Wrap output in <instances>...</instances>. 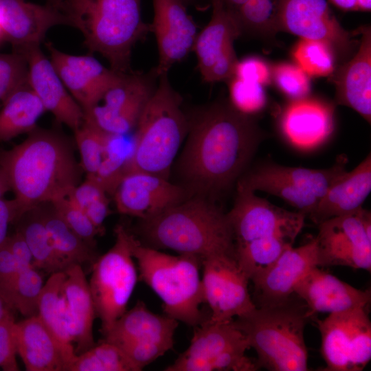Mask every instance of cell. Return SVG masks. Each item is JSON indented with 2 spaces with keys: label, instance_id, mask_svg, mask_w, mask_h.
Returning a JSON list of instances; mask_svg holds the SVG:
<instances>
[{
  "label": "cell",
  "instance_id": "cell-46",
  "mask_svg": "<svg viewBox=\"0 0 371 371\" xmlns=\"http://www.w3.org/2000/svg\"><path fill=\"white\" fill-rule=\"evenodd\" d=\"M14 313L0 321V368L5 371L19 370L15 339V319Z\"/></svg>",
  "mask_w": 371,
  "mask_h": 371
},
{
  "label": "cell",
  "instance_id": "cell-12",
  "mask_svg": "<svg viewBox=\"0 0 371 371\" xmlns=\"http://www.w3.org/2000/svg\"><path fill=\"white\" fill-rule=\"evenodd\" d=\"M234 247L257 239L282 237L293 242L302 229L305 214L278 207L238 182L234 205L227 213Z\"/></svg>",
  "mask_w": 371,
  "mask_h": 371
},
{
  "label": "cell",
  "instance_id": "cell-24",
  "mask_svg": "<svg viewBox=\"0 0 371 371\" xmlns=\"http://www.w3.org/2000/svg\"><path fill=\"white\" fill-rule=\"evenodd\" d=\"M294 294L305 302L309 317L319 313L333 314L368 308L371 300L370 290L358 289L319 267L302 279Z\"/></svg>",
  "mask_w": 371,
  "mask_h": 371
},
{
  "label": "cell",
  "instance_id": "cell-49",
  "mask_svg": "<svg viewBox=\"0 0 371 371\" xmlns=\"http://www.w3.org/2000/svg\"><path fill=\"white\" fill-rule=\"evenodd\" d=\"M106 195L107 193L96 181L86 176L85 181L73 188L67 197L84 210L92 202Z\"/></svg>",
  "mask_w": 371,
  "mask_h": 371
},
{
  "label": "cell",
  "instance_id": "cell-32",
  "mask_svg": "<svg viewBox=\"0 0 371 371\" xmlns=\"http://www.w3.org/2000/svg\"><path fill=\"white\" fill-rule=\"evenodd\" d=\"M38 207L52 245L65 267L81 265L89 262L92 265L98 258L95 247L76 234L61 218L50 202Z\"/></svg>",
  "mask_w": 371,
  "mask_h": 371
},
{
  "label": "cell",
  "instance_id": "cell-40",
  "mask_svg": "<svg viewBox=\"0 0 371 371\" xmlns=\"http://www.w3.org/2000/svg\"><path fill=\"white\" fill-rule=\"evenodd\" d=\"M228 81L230 105L235 110L250 116L265 108L267 96L264 86L235 76Z\"/></svg>",
  "mask_w": 371,
  "mask_h": 371
},
{
  "label": "cell",
  "instance_id": "cell-22",
  "mask_svg": "<svg viewBox=\"0 0 371 371\" xmlns=\"http://www.w3.org/2000/svg\"><path fill=\"white\" fill-rule=\"evenodd\" d=\"M56 25H67L63 14L54 5H42L25 0H0V25L5 41L13 52L23 54L40 46L47 32Z\"/></svg>",
  "mask_w": 371,
  "mask_h": 371
},
{
  "label": "cell",
  "instance_id": "cell-27",
  "mask_svg": "<svg viewBox=\"0 0 371 371\" xmlns=\"http://www.w3.org/2000/svg\"><path fill=\"white\" fill-rule=\"evenodd\" d=\"M66 276L60 289V297L67 328L75 352L79 355L95 344L93 334L96 316L89 282L81 265H74L65 271Z\"/></svg>",
  "mask_w": 371,
  "mask_h": 371
},
{
  "label": "cell",
  "instance_id": "cell-39",
  "mask_svg": "<svg viewBox=\"0 0 371 371\" xmlns=\"http://www.w3.org/2000/svg\"><path fill=\"white\" fill-rule=\"evenodd\" d=\"M279 0H248L237 12L242 30L272 36L278 30Z\"/></svg>",
  "mask_w": 371,
  "mask_h": 371
},
{
  "label": "cell",
  "instance_id": "cell-17",
  "mask_svg": "<svg viewBox=\"0 0 371 371\" xmlns=\"http://www.w3.org/2000/svg\"><path fill=\"white\" fill-rule=\"evenodd\" d=\"M278 26L301 38L325 42L340 56L353 45L352 34L343 28L326 0H279Z\"/></svg>",
  "mask_w": 371,
  "mask_h": 371
},
{
  "label": "cell",
  "instance_id": "cell-19",
  "mask_svg": "<svg viewBox=\"0 0 371 371\" xmlns=\"http://www.w3.org/2000/svg\"><path fill=\"white\" fill-rule=\"evenodd\" d=\"M318 267V249L315 238L298 247H291L251 282L258 306L286 302L294 293L297 284L314 267Z\"/></svg>",
  "mask_w": 371,
  "mask_h": 371
},
{
  "label": "cell",
  "instance_id": "cell-42",
  "mask_svg": "<svg viewBox=\"0 0 371 371\" xmlns=\"http://www.w3.org/2000/svg\"><path fill=\"white\" fill-rule=\"evenodd\" d=\"M27 81V62L19 53H0V107L8 97Z\"/></svg>",
  "mask_w": 371,
  "mask_h": 371
},
{
  "label": "cell",
  "instance_id": "cell-28",
  "mask_svg": "<svg viewBox=\"0 0 371 371\" xmlns=\"http://www.w3.org/2000/svg\"><path fill=\"white\" fill-rule=\"evenodd\" d=\"M371 191L370 153L352 170L347 171L328 189L308 214L316 224L362 207Z\"/></svg>",
  "mask_w": 371,
  "mask_h": 371
},
{
  "label": "cell",
  "instance_id": "cell-59",
  "mask_svg": "<svg viewBox=\"0 0 371 371\" xmlns=\"http://www.w3.org/2000/svg\"><path fill=\"white\" fill-rule=\"evenodd\" d=\"M60 1V0H50L51 2L49 3L54 5L57 3L58 2H59Z\"/></svg>",
  "mask_w": 371,
  "mask_h": 371
},
{
  "label": "cell",
  "instance_id": "cell-45",
  "mask_svg": "<svg viewBox=\"0 0 371 371\" xmlns=\"http://www.w3.org/2000/svg\"><path fill=\"white\" fill-rule=\"evenodd\" d=\"M116 346L125 353L138 371L172 348L169 345L161 343L135 341L124 342Z\"/></svg>",
  "mask_w": 371,
  "mask_h": 371
},
{
  "label": "cell",
  "instance_id": "cell-60",
  "mask_svg": "<svg viewBox=\"0 0 371 371\" xmlns=\"http://www.w3.org/2000/svg\"><path fill=\"white\" fill-rule=\"evenodd\" d=\"M186 0H183V1L184 2Z\"/></svg>",
  "mask_w": 371,
  "mask_h": 371
},
{
  "label": "cell",
  "instance_id": "cell-1",
  "mask_svg": "<svg viewBox=\"0 0 371 371\" xmlns=\"http://www.w3.org/2000/svg\"><path fill=\"white\" fill-rule=\"evenodd\" d=\"M188 131L177 164L182 186L192 196L207 198L240 176L262 137L250 116L220 103L199 113Z\"/></svg>",
  "mask_w": 371,
  "mask_h": 371
},
{
  "label": "cell",
  "instance_id": "cell-38",
  "mask_svg": "<svg viewBox=\"0 0 371 371\" xmlns=\"http://www.w3.org/2000/svg\"><path fill=\"white\" fill-rule=\"evenodd\" d=\"M74 133L80 155V164L87 175H92L102 161L112 135L103 133L85 121Z\"/></svg>",
  "mask_w": 371,
  "mask_h": 371
},
{
  "label": "cell",
  "instance_id": "cell-3",
  "mask_svg": "<svg viewBox=\"0 0 371 371\" xmlns=\"http://www.w3.org/2000/svg\"><path fill=\"white\" fill-rule=\"evenodd\" d=\"M138 231L149 247L192 255L201 262L218 255L235 256L227 214L207 197L191 196L151 218L140 220Z\"/></svg>",
  "mask_w": 371,
  "mask_h": 371
},
{
  "label": "cell",
  "instance_id": "cell-4",
  "mask_svg": "<svg viewBox=\"0 0 371 371\" xmlns=\"http://www.w3.org/2000/svg\"><path fill=\"white\" fill-rule=\"evenodd\" d=\"M142 0H60L54 5L67 25L79 30L91 52H98L120 74L130 72L132 48L150 27L141 15ZM53 5V4H52Z\"/></svg>",
  "mask_w": 371,
  "mask_h": 371
},
{
  "label": "cell",
  "instance_id": "cell-26",
  "mask_svg": "<svg viewBox=\"0 0 371 371\" xmlns=\"http://www.w3.org/2000/svg\"><path fill=\"white\" fill-rule=\"evenodd\" d=\"M333 108L321 100L304 98L292 100L280 121L282 133L293 146L311 150L323 144L334 129Z\"/></svg>",
  "mask_w": 371,
  "mask_h": 371
},
{
  "label": "cell",
  "instance_id": "cell-36",
  "mask_svg": "<svg viewBox=\"0 0 371 371\" xmlns=\"http://www.w3.org/2000/svg\"><path fill=\"white\" fill-rule=\"evenodd\" d=\"M292 56L308 76H330L335 69L336 53L321 41L301 38L293 48Z\"/></svg>",
  "mask_w": 371,
  "mask_h": 371
},
{
  "label": "cell",
  "instance_id": "cell-50",
  "mask_svg": "<svg viewBox=\"0 0 371 371\" xmlns=\"http://www.w3.org/2000/svg\"><path fill=\"white\" fill-rule=\"evenodd\" d=\"M6 243L16 261L19 271L34 266L31 251L19 230L10 236L8 235Z\"/></svg>",
  "mask_w": 371,
  "mask_h": 371
},
{
  "label": "cell",
  "instance_id": "cell-41",
  "mask_svg": "<svg viewBox=\"0 0 371 371\" xmlns=\"http://www.w3.org/2000/svg\"><path fill=\"white\" fill-rule=\"evenodd\" d=\"M271 76L278 88L292 100L306 98L310 93L309 76L298 65L278 63L272 69Z\"/></svg>",
  "mask_w": 371,
  "mask_h": 371
},
{
  "label": "cell",
  "instance_id": "cell-25",
  "mask_svg": "<svg viewBox=\"0 0 371 371\" xmlns=\"http://www.w3.org/2000/svg\"><path fill=\"white\" fill-rule=\"evenodd\" d=\"M359 49L349 61L330 75L335 87V101L359 113L368 122L371 121V29L361 26Z\"/></svg>",
  "mask_w": 371,
  "mask_h": 371
},
{
  "label": "cell",
  "instance_id": "cell-23",
  "mask_svg": "<svg viewBox=\"0 0 371 371\" xmlns=\"http://www.w3.org/2000/svg\"><path fill=\"white\" fill-rule=\"evenodd\" d=\"M22 54L27 62L28 83L45 111L73 131L80 128L84 122V111L65 87L50 59L41 52L40 46Z\"/></svg>",
  "mask_w": 371,
  "mask_h": 371
},
{
  "label": "cell",
  "instance_id": "cell-18",
  "mask_svg": "<svg viewBox=\"0 0 371 371\" xmlns=\"http://www.w3.org/2000/svg\"><path fill=\"white\" fill-rule=\"evenodd\" d=\"M112 196L120 214L147 220L192 195L168 179L133 170L124 174Z\"/></svg>",
  "mask_w": 371,
  "mask_h": 371
},
{
  "label": "cell",
  "instance_id": "cell-44",
  "mask_svg": "<svg viewBox=\"0 0 371 371\" xmlns=\"http://www.w3.org/2000/svg\"><path fill=\"white\" fill-rule=\"evenodd\" d=\"M50 203L61 218L76 234L95 247V238L100 234L83 210L67 196L54 199Z\"/></svg>",
  "mask_w": 371,
  "mask_h": 371
},
{
  "label": "cell",
  "instance_id": "cell-57",
  "mask_svg": "<svg viewBox=\"0 0 371 371\" xmlns=\"http://www.w3.org/2000/svg\"><path fill=\"white\" fill-rule=\"evenodd\" d=\"M357 11L370 12L371 0H357Z\"/></svg>",
  "mask_w": 371,
  "mask_h": 371
},
{
  "label": "cell",
  "instance_id": "cell-47",
  "mask_svg": "<svg viewBox=\"0 0 371 371\" xmlns=\"http://www.w3.org/2000/svg\"><path fill=\"white\" fill-rule=\"evenodd\" d=\"M233 76L262 86L270 84L272 80L271 69L268 64L262 58L255 56L238 60Z\"/></svg>",
  "mask_w": 371,
  "mask_h": 371
},
{
  "label": "cell",
  "instance_id": "cell-48",
  "mask_svg": "<svg viewBox=\"0 0 371 371\" xmlns=\"http://www.w3.org/2000/svg\"><path fill=\"white\" fill-rule=\"evenodd\" d=\"M19 272L16 261L5 241L0 247V295L7 304Z\"/></svg>",
  "mask_w": 371,
  "mask_h": 371
},
{
  "label": "cell",
  "instance_id": "cell-6",
  "mask_svg": "<svg viewBox=\"0 0 371 371\" xmlns=\"http://www.w3.org/2000/svg\"><path fill=\"white\" fill-rule=\"evenodd\" d=\"M130 245L140 279L160 297L166 315L194 327L206 319L200 309L205 299L199 258L161 252L131 233Z\"/></svg>",
  "mask_w": 371,
  "mask_h": 371
},
{
  "label": "cell",
  "instance_id": "cell-14",
  "mask_svg": "<svg viewBox=\"0 0 371 371\" xmlns=\"http://www.w3.org/2000/svg\"><path fill=\"white\" fill-rule=\"evenodd\" d=\"M154 90L152 80L147 76L122 74L99 102L84 113V121L107 135L124 136L135 129Z\"/></svg>",
  "mask_w": 371,
  "mask_h": 371
},
{
  "label": "cell",
  "instance_id": "cell-9",
  "mask_svg": "<svg viewBox=\"0 0 371 371\" xmlns=\"http://www.w3.org/2000/svg\"><path fill=\"white\" fill-rule=\"evenodd\" d=\"M347 164L345 155H339L331 167L324 169L265 164L238 182L254 192L259 190L276 196L306 216L330 186L348 171Z\"/></svg>",
  "mask_w": 371,
  "mask_h": 371
},
{
  "label": "cell",
  "instance_id": "cell-56",
  "mask_svg": "<svg viewBox=\"0 0 371 371\" xmlns=\"http://www.w3.org/2000/svg\"><path fill=\"white\" fill-rule=\"evenodd\" d=\"M11 313H14V311L0 295V321Z\"/></svg>",
  "mask_w": 371,
  "mask_h": 371
},
{
  "label": "cell",
  "instance_id": "cell-58",
  "mask_svg": "<svg viewBox=\"0 0 371 371\" xmlns=\"http://www.w3.org/2000/svg\"><path fill=\"white\" fill-rule=\"evenodd\" d=\"M3 42H5V39H4L3 34V32L0 25V45L2 44V43Z\"/></svg>",
  "mask_w": 371,
  "mask_h": 371
},
{
  "label": "cell",
  "instance_id": "cell-52",
  "mask_svg": "<svg viewBox=\"0 0 371 371\" xmlns=\"http://www.w3.org/2000/svg\"><path fill=\"white\" fill-rule=\"evenodd\" d=\"M84 211L102 236L104 232V222L111 212L107 195L92 202Z\"/></svg>",
  "mask_w": 371,
  "mask_h": 371
},
{
  "label": "cell",
  "instance_id": "cell-53",
  "mask_svg": "<svg viewBox=\"0 0 371 371\" xmlns=\"http://www.w3.org/2000/svg\"><path fill=\"white\" fill-rule=\"evenodd\" d=\"M334 5L344 11H357V0H328Z\"/></svg>",
  "mask_w": 371,
  "mask_h": 371
},
{
  "label": "cell",
  "instance_id": "cell-20",
  "mask_svg": "<svg viewBox=\"0 0 371 371\" xmlns=\"http://www.w3.org/2000/svg\"><path fill=\"white\" fill-rule=\"evenodd\" d=\"M46 47L57 74L84 113L97 104L104 92L122 74L106 68L91 54H68L57 49L51 43H47Z\"/></svg>",
  "mask_w": 371,
  "mask_h": 371
},
{
  "label": "cell",
  "instance_id": "cell-51",
  "mask_svg": "<svg viewBox=\"0 0 371 371\" xmlns=\"http://www.w3.org/2000/svg\"><path fill=\"white\" fill-rule=\"evenodd\" d=\"M20 218L18 206L13 199H0V247L5 243L9 225Z\"/></svg>",
  "mask_w": 371,
  "mask_h": 371
},
{
  "label": "cell",
  "instance_id": "cell-13",
  "mask_svg": "<svg viewBox=\"0 0 371 371\" xmlns=\"http://www.w3.org/2000/svg\"><path fill=\"white\" fill-rule=\"evenodd\" d=\"M315 238L318 267L346 266L371 269V214L361 207L325 220Z\"/></svg>",
  "mask_w": 371,
  "mask_h": 371
},
{
  "label": "cell",
  "instance_id": "cell-2",
  "mask_svg": "<svg viewBox=\"0 0 371 371\" xmlns=\"http://www.w3.org/2000/svg\"><path fill=\"white\" fill-rule=\"evenodd\" d=\"M0 166L8 177L20 218L43 203L67 196L84 172L67 137L38 127L19 144L1 149Z\"/></svg>",
  "mask_w": 371,
  "mask_h": 371
},
{
  "label": "cell",
  "instance_id": "cell-55",
  "mask_svg": "<svg viewBox=\"0 0 371 371\" xmlns=\"http://www.w3.org/2000/svg\"><path fill=\"white\" fill-rule=\"evenodd\" d=\"M223 3L229 9L238 12L241 7L248 1V0H221Z\"/></svg>",
  "mask_w": 371,
  "mask_h": 371
},
{
  "label": "cell",
  "instance_id": "cell-21",
  "mask_svg": "<svg viewBox=\"0 0 371 371\" xmlns=\"http://www.w3.org/2000/svg\"><path fill=\"white\" fill-rule=\"evenodd\" d=\"M153 6L150 30L155 33L159 54L155 74L160 76L192 50L198 32L183 0H153Z\"/></svg>",
  "mask_w": 371,
  "mask_h": 371
},
{
  "label": "cell",
  "instance_id": "cell-30",
  "mask_svg": "<svg viewBox=\"0 0 371 371\" xmlns=\"http://www.w3.org/2000/svg\"><path fill=\"white\" fill-rule=\"evenodd\" d=\"M17 354L27 371H65L58 345L38 315L15 323Z\"/></svg>",
  "mask_w": 371,
  "mask_h": 371
},
{
  "label": "cell",
  "instance_id": "cell-10",
  "mask_svg": "<svg viewBox=\"0 0 371 371\" xmlns=\"http://www.w3.org/2000/svg\"><path fill=\"white\" fill-rule=\"evenodd\" d=\"M210 317V316H209ZM209 317L195 326L189 347L166 371H254L256 361L246 356L247 339L234 319L214 322Z\"/></svg>",
  "mask_w": 371,
  "mask_h": 371
},
{
  "label": "cell",
  "instance_id": "cell-15",
  "mask_svg": "<svg viewBox=\"0 0 371 371\" xmlns=\"http://www.w3.org/2000/svg\"><path fill=\"white\" fill-rule=\"evenodd\" d=\"M205 303L214 322H225L254 311L256 305L248 289L249 278L232 255H218L201 262Z\"/></svg>",
  "mask_w": 371,
  "mask_h": 371
},
{
  "label": "cell",
  "instance_id": "cell-29",
  "mask_svg": "<svg viewBox=\"0 0 371 371\" xmlns=\"http://www.w3.org/2000/svg\"><path fill=\"white\" fill-rule=\"evenodd\" d=\"M178 321L149 311L142 301L126 311L103 334L106 341L118 345L127 341L161 343L173 347Z\"/></svg>",
  "mask_w": 371,
  "mask_h": 371
},
{
  "label": "cell",
  "instance_id": "cell-54",
  "mask_svg": "<svg viewBox=\"0 0 371 371\" xmlns=\"http://www.w3.org/2000/svg\"><path fill=\"white\" fill-rule=\"evenodd\" d=\"M9 191H11L10 184L5 170L0 166V199Z\"/></svg>",
  "mask_w": 371,
  "mask_h": 371
},
{
  "label": "cell",
  "instance_id": "cell-11",
  "mask_svg": "<svg viewBox=\"0 0 371 371\" xmlns=\"http://www.w3.org/2000/svg\"><path fill=\"white\" fill-rule=\"evenodd\" d=\"M325 371H361L371 359V322L368 308L328 314L317 321Z\"/></svg>",
  "mask_w": 371,
  "mask_h": 371
},
{
  "label": "cell",
  "instance_id": "cell-31",
  "mask_svg": "<svg viewBox=\"0 0 371 371\" xmlns=\"http://www.w3.org/2000/svg\"><path fill=\"white\" fill-rule=\"evenodd\" d=\"M45 111L28 81L13 91L0 109V142H8L35 129Z\"/></svg>",
  "mask_w": 371,
  "mask_h": 371
},
{
  "label": "cell",
  "instance_id": "cell-37",
  "mask_svg": "<svg viewBox=\"0 0 371 371\" xmlns=\"http://www.w3.org/2000/svg\"><path fill=\"white\" fill-rule=\"evenodd\" d=\"M38 270L32 266L19 271L8 300L9 306L25 317L38 313V302L45 284Z\"/></svg>",
  "mask_w": 371,
  "mask_h": 371
},
{
  "label": "cell",
  "instance_id": "cell-33",
  "mask_svg": "<svg viewBox=\"0 0 371 371\" xmlns=\"http://www.w3.org/2000/svg\"><path fill=\"white\" fill-rule=\"evenodd\" d=\"M65 276V271L50 274L41 294L37 315L56 341L67 370L77 355L67 328L60 297Z\"/></svg>",
  "mask_w": 371,
  "mask_h": 371
},
{
  "label": "cell",
  "instance_id": "cell-61",
  "mask_svg": "<svg viewBox=\"0 0 371 371\" xmlns=\"http://www.w3.org/2000/svg\"><path fill=\"white\" fill-rule=\"evenodd\" d=\"M0 150H1V148H0Z\"/></svg>",
  "mask_w": 371,
  "mask_h": 371
},
{
  "label": "cell",
  "instance_id": "cell-43",
  "mask_svg": "<svg viewBox=\"0 0 371 371\" xmlns=\"http://www.w3.org/2000/svg\"><path fill=\"white\" fill-rule=\"evenodd\" d=\"M111 136L106 155L96 172L86 175L93 178L104 191L113 195L122 178L126 173V163L130 155L113 147Z\"/></svg>",
  "mask_w": 371,
  "mask_h": 371
},
{
  "label": "cell",
  "instance_id": "cell-35",
  "mask_svg": "<svg viewBox=\"0 0 371 371\" xmlns=\"http://www.w3.org/2000/svg\"><path fill=\"white\" fill-rule=\"evenodd\" d=\"M67 370L138 371L118 346L104 340L77 355Z\"/></svg>",
  "mask_w": 371,
  "mask_h": 371
},
{
  "label": "cell",
  "instance_id": "cell-7",
  "mask_svg": "<svg viewBox=\"0 0 371 371\" xmlns=\"http://www.w3.org/2000/svg\"><path fill=\"white\" fill-rule=\"evenodd\" d=\"M307 308L291 303L256 308L234 319L255 350L259 368L271 371H306L308 350L304 340Z\"/></svg>",
  "mask_w": 371,
  "mask_h": 371
},
{
  "label": "cell",
  "instance_id": "cell-8",
  "mask_svg": "<svg viewBox=\"0 0 371 371\" xmlns=\"http://www.w3.org/2000/svg\"><path fill=\"white\" fill-rule=\"evenodd\" d=\"M114 232L115 244L93 264L89 282L102 335L126 311L137 282L130 245L131 232L120 224L115 226Z\"/></svg>",
  "mask_w": 371,
  "mask_h": 371
},
{
  "label": "cell",
  "instance_id": "cell-5",
  "mask_svg": "<svg viewBox=\"0 0 371 371\" xmlns=\"http://www.w3.org/2000/svg\"><path fill=\"white\" fill-rule=\"evenodd\" d=\"M159 78V85L146 104L135 128L126 172L139 170L168 179L189 123L181 109L180 95L170 85L167 74Z\"/></svg>",
  "mask_w": 371,
  "mask_h": 371
},
{
  "label": "cell",
  "instance_id": "cell-34",
  "mask_svg": "<svg viewBox=\"0 0 371 371\" xmlns=\"http://www.w3.org/2000/svg\"><path fill=\"white\" fill-rule=\"evenodd\" d=\"M33 257V265L39 270L52 274L64 271L65 267L57 255L38 207L23 214L16 221Z\"/></svg>",
  "mask_w": 371,
  "mask_h": 371
},
{
  "label": "cell",
  "instance_id": "cell-16",
  "mask_svg": "<svg viewBox=\"0 0 371 371\" xmlns=\"http://www.w3.org/2000/svg\"><path fill=\"white\" fill-rule=\"evenodd\" d=\"M212 5L211 19L197 34L192 50L204 81H228L238 62L234 42L243 30L236 12L221 0H212Z\"/></svg>",
  "mask_w": 371,
  "mask_h": 371
}]
</instances>
